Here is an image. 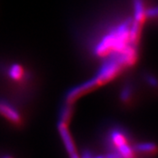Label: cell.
I'll return each mask as SVG.
<instances>
[{"mask_svg":"<svg viewBox=\"0 0 158 158\" xmlns=\"http://www.w3.org/2000/svg\"><path fill=\"white\" fill-rule=\"evenodd\" d=\"M0 115L12 124L19 125L22 122L21 114L14 104L4 98H0Z\"/></svg>","mask_w":158,"mask_h":158,"instance_id":"cell-1","label":"cell"},{"mask_svg":"<svg viewBox=\"0 0 158 158\" xmlns=\"http://www.w3.org/2000/svg\"><path fill=\"white\" fill-rule=\"evenodd\" d=\"M58 130H59V134L62 138L64 147L66 148L67 152L69 154L70 156H77V148L75 146L73 139L70 135V133L68 129L67 123L63 122V121H59L58 123Z\"/></svg>","mask_w":158,"mask_h":158,"instance_id":"cell-2","label":"cell"},{"mask_svg":"<svg viewBox=\"0 0 158 158\" xmlns=\"http://www.w3.org/2000/svg\"><path fill=\"white\" fill-rule=\"evenodd\" d=\"M6 74L9 78L12 81L20 82L25 78V70L23 67L19 63H11L6 68Z\"/></svg>","mask_w":158,"mask_h":158,"instance_id":"cell-3","label":"cell"}]
</instances>
